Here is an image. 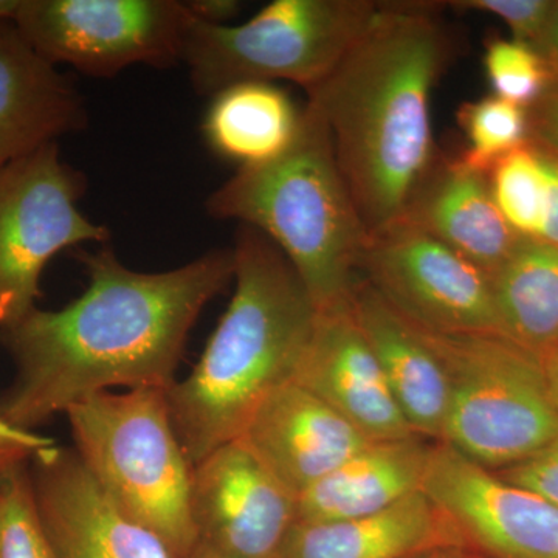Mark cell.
Listing matches in <instances>:
<instances>
[{"instance_id": "cell-1", "label": "cell", "mask_w": 558, "mask_h": 558, "mask_svg": "<svg viewBox=\"0 0 558 558\" xmlns=\"http://www.w3.org/2000/svg\"><path fill=\"white\" fill-rule=\"evenodd\" d=\"M89 286L60 311L38 307L0 329L16 377L0 413L33 429L112 388L170 389L194 323L233 279L231 250L143 274L112 247L83 255Z\"/></svg>"}, {"instance_id": "cell-2", "label": "cell", "mask_w": 558, "mask_h": 558, "mask_svg": "<svg viewBox=\"0 0 558 558\" xmlns=\"http://www.w3.org/2000/svg\"><path fill=\"white\" fill-rule=\"evenodd\" d=\"M439 5L381 3L365 35L307 92L369 238L403 219L436 159L429 98L458 50Z\"/></svg>"}, {"instance_id": "cell-3", "label": "cell", "mask_w": 558, "mask_h": 558, "mask_svg": "<svg viewBox=\"0 0 558 558\" xmlns=\"http://www.w3.org/2000/svg\"><path fill=\"white\" fill-rule=\"evenodd\" d=\"M234 293L185 380L168 389L172 424L191 464L241 438L275 389L295 379L317 310L292 264L260 231L234 241Z\"/></svg>"}, {"instance_id": "cell-4", "label": "cell", "mask_w": 558, "mask_h": 558, "mask_svg": "<svg viewBox=\"0 0 558 558\" xmlns=\"http://www.w3.org/2000/svg\"><path fill=\"white\" fill-rule=\"evenodd\" d=\"M215 219L260 231L292 264L317 312L351 304L369 234L333 156L325 121L306 105L277 159L240 168L205 202Z\"/></svg>"}, {"instance_id": "cell-5", "label": "cell", "mask_w": 558, "mask_h": 558, "mask_svg": "<svg viewBox=\"0 0 558 558\" xmlns=\"http://www.w3.org/2000/svg\"><path fill=\"white\" fill-rule=\"evenodd\" d=\"M65 416L75 451L102 490L172 556L189 558L194 468L172 424L168 389L98 392Z\"/></svg>"}, {"instance_id": "cell-6", "label": "cell", "mask_w": 558, "mask_h": 558, "mask_svg": "<svg viewBox=\"0 0 558 558\" xmlns=\"http://www.w3.org/2000/svg\"><path fill=\"white\" fill-rule=\"evenodd\" d=\"M413 326L449 381L444 444L497 472L537 453L557 435L558 410L542 355L502 333H440Z\"/></svg>"}, {"instance_id": "cell-7", "label": "cell", "mask_w": 558, "mask_h": 558, "mask_svg": "<svg viewBox=\"0 0 558 558\" xmlns=\"http://www.w3.org/2000/svg\"><path fill=\"white\" fill-rule=\"evenodd\" d=\"M381 3L275 0L238 25L207 24L186 10L182 62L194 90L204 97L252 81H292L310 92L365 35Z\"/></svg>"}, {"instance_id": "cell-8", "label": "cell", "mask_w": 558, "mask_h": 558, "mask_svg": "<svg viewBox=\"0 0 558 558\" xmlns=\"http://www.w3.org/2000/svg\"><path fill=\"white\" fill-rule=\"evenodd\" d=\"M86 178L61 159L58 142L0 170V329L36 307L40 275L69 247L110 238L78 204Z\"/></svg>"}, {"instance_id": "cell-9", "label": "cell", "mask_w": 558, "mask_h": 558, "mask_svg": "<svg viewBox=\"0 0 558 558\" xmlns=\"http://www.w3.org/2000/svg\"><path fill=\"white\" fill-rule=\"evenodd\" d=\"M189 13L178 0H21L14 25L50 64L110 78L182 61Z\"/></svg>"}, {"instance_id": "cell-10", "label": "cell", "mask_w": 558, "mask_h": 558, "mask_svg": "<svg viewBox=\"0 0 558 558\" xmlns=\"http://www.w3.org/2000/svg\"><path fill=\"white\" fill-rule=\"evenodd\" d=\"M360 270L418 328L501 333L490 275L411 223H396L369 238Z\"/></svg>"}, {"instance_id": "cell-11", "label": "cell", "mask_w": 558, "mask_h": 558, "mask_svg": "<svg viewBox=\"0 0 558 558\" xmlns=\"http://www.w3.org/2000/svg\"><path fill=\"white\" fill-rule=\"evenodd\" d=\"M299 520L296 497L234 439L193 469L189 558H278Z\"/></svg>"}, {"instance_id": "cell-12", "label": "cell", "mask_w": 558, "mask_h": 558, "mask_svg": "<svg viewBox=\"0 0 558 558\" xmlns=\"http://www.w3.org/2000/svg\"><path fill=\"white\" fill-rule=\"evenodd\" d=\"M422 490L470 550L492 558H558V506L436 444Z\"/></svg>"}, {"instance_id": "cell-13", "label": "cell", "mask_w": 558, "mask_h": 558, "mask_svg": "<svg viewBox=\"0 0 558 558\" xmlns=\"http://www.w3.org/2000/svg\"><path fill=\"white\" fill-rule=\"evenodd\" d=\"M40 519L60 558H175L159 535L119 508L75 449L31 462Z\"/></svg>"}, {"instance_id": "cell-14", "label": "cell", "mask_w": 558, "mask_h": 558, "mask_svg": "<svg viewBox=\"0 0 558 558\" xmlns=\"http://www.w3.org/2000/svg\"><path fill=\"white\" fill-rule=\"evenodd\" d=\"M238 439L296 498L371 442L295 380L260 403Z\"/></svg>"}, {"instance_id": "cell-15", "label": "cell", "mask_w": 558, "mask_h": 558, "mask_svg": "<svg viewBox=\"0 0 558 558\" xmlns=\"http://www.w3.org/2000/svg\"><path fill=\"white\" fill-rule=\"evenodd\" d=\"M295 381L325 400L369 440L417 435L392 398L351 304L317 312Z\"/></svg>"}, {"instance_id": "cell-16", "label": "cell", "mask_w": 558, "mask_h": 558, "mask_svg": "<svg viewBox=\"0 0 558 558\" xmlns=\"http://www.w3.org/2000/svg\"><path fill=\"white\" fill-rule=\"evenodd\" d=\"M86 123L75 84L28 46L13 21H0V170Z\"/></svg>"}, {"instance_id": "cell-17", "label": "cell", "mask_w": 558, "mask_h": 558, "mask_svg": "<svg viewBox=\"0 0 558 558\" xmlns=\"http://www.w3.org/2000/svg\"><path fill=\"white\" fill-rule=\"evenodd\" d=\"M400 222L432 234L490 277L524 240L502 218L488 174L459 156H436Z\"/></svg>"}, {"instance_id": "cell-18", "label": "cell", "mask_w": 558, "mask_h": 558, "mask_svg": "<svg viewBox=\"0 0 558 558\" xmlns=\"http://www.w3.org/2000/svg\"><path fill=\"white\" fill-rule=\"evenodd\" d=\"M453 548L468 546L449 517L421 490L363 519L296 520L278 558H418Z\"/></svg>"}, {"instance_id": "cell-19", "label": "cell", "mask_w": 558, "mask_h": 558, "mask_svg": "<svg viewBox=\"0 0 558 558\" xmlns=\"http://www.w3.org/2000/svg\"><path fill=\"white\" fill-rule=\"evenodd\" d=\"M352 311L410 427L424 438L442 442L449 381L438 357L409 319L365 279L354 290Z\"/></svg>"}, {"instance_id": "cell-20", "label": "cell", "mask_w": 558, "mask_h": 558, "mask_svg": "<svg viewBox=\"0 0 558 558\" xmlns=\"http://www.w3.org/2000/svg\"><path fill=\"white\" fill-rule=\"evenodd\" d=\"M435 440H371L296 498L300 521L328 523L384 512L424 488Z\"/></svg>"}, {"instance_id": "cell-21", "label": "cell", "mask_w": 558, "mask_h": 558, "mask_svg": "<svg viewBox=\"0 0 558 558\" xmlns=\"http://www.w3.org/2000/svg\"><path fill=\"white\" fill-rule=\"evenodd\" d=\"M301 113L284 90L271 83H240L211 98L205 116L209 148L241 168L277 159L292 145Z\"/></svg>"}, {"instance_id": "cell-22", "label": "cell", "mask_w": 558, "mask_h": 558, "mask_svg": "<svg viewBox=\"0 0 558 558\" xmlns=\"http://www.w3.org/2000/svg\"><path fill=\"white\" fill-rule=\"evenodd\" d=\"M502 336L543 354L558 347V247L523 240L492 275Z\"/></svg>"}, {"instance_id": "cell-23", "label": "cell", "mask_w": 558, "mask_h": 558, "mask_svg": "<svg viewBox=\"0 0 558 558\" xmlns=\"http://www.w3.org/2000/svg\"><path fill=\"white\" fill-rule=\"evenodd\" d=\"M457 119L468 138L459 157L472 170L488 174L502 157L529 145L526 109L495 95L462 102Z\"/></svg>"}, {"instance_id": "cell-24", "label": "cell", "mask_w": 558, "mask_h": 558, "mask_svg": "<svg viewBox=\"0 0 558 558\" xmlns=\"http://www.w3.org/2000/svg\"><path fill=\"white\" fill-rule=\"evenodd\" d=\"M488 182L506 222L524 240H537L545 208L542 153L529 145L513 150L492 168Z\"/></svg>"}, {"instance_id": "cell-25", "label": "cell", "mask_w": 558, "mask_h": 558, "mask_svg": "<svg viewBox=\"0 0 558 558\" xmlns=\"http://www.w3.org/2000/svg\"><path fill=\"white\" fill-rule=\"evenodd\" d=\"M0 558H60L40 519L31 464L0 473Z\"/></svg>"}, {"instance_id": "cell-26", "label": "cell", "mask_w": 558, "mask_h": 558, "mask_svg": "<svg viewBox=\"0 0 558 558\" xmlns=\"http://www.w3.org/2000/svg\"><path fill=\"white\" fill-rule=\"evenodd\" d=\"M488 83L495 97L520 108L537 105L550 89L553 76L548 64L534 47L513 39H494L484 54Z\"/></svg>"}, {"instance_id": "cell-27", "label": "cell", "mask_w": 558, "mask_h": 558, "mask_svg": "<svg viewBox=\"0 0 558 558\" xmlns=\"http://www.w3.org/2000/svg\"><path fill=\"white\" fill-rule=\"evenodd\" d=\"M447 5L497 16L512 32L513 40L538 49L548 27L554 2L549 0H462Z\"/></svg>"}, {"instance_id": "cell-28", "label": "cell", "mask_w": 558, "mask_h": 558, "mask_svg": "<svg viewBox=\"0 0 558 558\" xmlns=\"http://www.w3.org/2000/svg\"><path fill=\"white\" fill-rule=\"evenodd\" d=\"M494 473L558 506V433L537 453Z\"/></svg>"}, {"instance_id": "cell-29", "label": "cell", "mask_w": 558, "mask_h": 558, "mask_svg": "<svg viewBox=\"0 0 558 558\" xmlns=\"http://www.w3.org/2000/svg\"><path fill=\"white\" fill-rule=\"evenodd\" d=\"M54 446L57 442L53 439L33 429L16 427L0 413V473L16 465L31 464L33 459L53 449Z\"/></svg>"}, {"instance_id": "cell-30", "label": "cell", "mask_w": 558, "mask_h": 558, "mask_svg": "<svg viewBox=\"0 0 558 558\" xmlns=\"http://www.w3.org/2000/svg\"><path fill=\"white\" fill-rule=\"evenodd\" d=\"M543 157L545 174V208H543L542 229L537 240L558 247V160Z\"/></svg>"}, {"instance_id": "cell-31", "label": "cell", "mask_w": 558, "mask_h": 558, "mask_svg": "<svg viewBox=\"0 0 558 558\" xmlns=\"http://www.w3.org/2000/svg\"><path fill=\"white\" fill-rule=\"evenodd\" d=\"M531 131L558 159V89H550L535 105L534 119L529 120Z\"/></svg>"}, {"instance_id": "cell-32", "label": "cell", "mask_w": 558, "mask_h": 558, "mask_svg": "<svg viewBox=\"0 0 558 558\" xmlns=\"http://www.w3.org/2000/svg\"><path fill=\"white\" fill-rule=\"evenodd\" d=\"M185 7L191 16L211 25H230L241 10L234 0H189Z\"/></svg>"}, {"instance_id": "cell-33", "label": "cell", "mask_w": 558, "mask_h": 558, "mask_svg": "<svg viewBox=\"0 0 558 558\" xmlns=\"http://www.w3.org/2000/svg\"><path fill=\"white\" fill-rule=\"evenodd\" d=\"M537 51L548 64L554 89H558V2H554L553 14Z\"/></svg>"}, {"instance_id": "cell-34", "label": "cell", "mask_w": 558, "mask_h": 558, "mask_svg": "<svg viewBox=\"0 0 558 558\" xmlns=\"http://www.w3.org/2000/svg\"><path fill=\"white\" fill-rule=\"evenodd\" d=\"M539 355H542L543 368L548 380L550 398L558 410V347L548 349Z\"/></svg>"}, {"instance_id": "cell-35", "label": "cell", "mask_w": 558, "mask_h": 558, "mask_svg": "<svg viewBox=\"0 0 558 558\" xmlns=\"http://www.w3.org/2000/svg\"><path fill=\"white\" fill-rule=\"evenodd\" d=\"M20 7L21 0H0V21H13Z\"/></svg>"}, {"instance_id": "cell-36", "label": "cell", "mask_w": 558, "mask_h": 558, "mask_svg": "<svg viewBox=\"0 0 558 558\" xmlns=\"http://www.w3.org/2000/svg\"><path fill=\"white\" fill-rule=\"evenodd\" d=\"M468 548H453V549H444L436 550V553L428 554V556L418 557V558H462L464 554L468 553Z\"/></svg>"}, {"instance_id": "cell-37", "label": "cell", "mask_w": 558, "mask_h": 558, "mask_svg": "<svg viewBox=\"0 0 558 558\" xmlns=\"http://www.w3.org/2000/svg\"><path fill=\"white\" fill-rule=\"evenodd\" d=\"M462 558H492L488 556H483V554L475 553V550H468Z\"/></svg>"}]
</instances>
